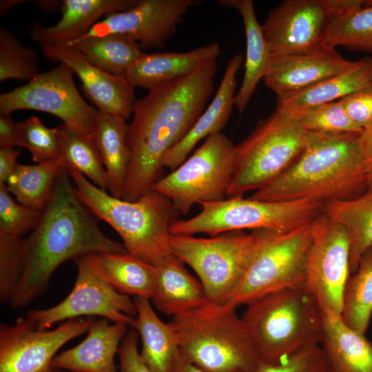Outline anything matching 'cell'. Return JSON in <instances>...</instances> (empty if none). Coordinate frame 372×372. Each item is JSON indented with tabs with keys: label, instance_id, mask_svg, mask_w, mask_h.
<instances>
[{
	"label": "cell",
	"instance_id": "52a82bcc",
	"mask_svg": "<svg viewBox=\"0 0 372 372\" xmlns=\"http://www.w3.org/2000/svg\"><path fill=\"white\" fill-rule=\"evenodd\" d=\"M318 135L305 130L299 119L276 109L236 145L235 169L227 198L243 197L276 178Z\"/></svg>",
	"mask_w": 372,
	"mask_h": 372
},
{
	"label": "cell",
	"instance_id": "7402d4cb",
	"mask_svg": "<svg viewBox=\"0 0 372 372\" xmlns=\"http://www.w3.org/2000/svg\"><path fill=\"white\" fill-rule=\"evenodd\" d=\"M138 0H64L60 20L51 26L35 21L30 37L40 46L68 45L84 36L99 19L134 7Z\"/></svg>",
	"mask_w": 372,
	"mask_h": 372
},
{
	"label": "cell",
	"instance_id": "e575fe53",
	"mask_svg": "<svg viewBox=\"0 0 372 372\" xmlns=\"http://www.w3.org/2000/svg\"><path fill=\"white\" fill-rule=\"evenodd\" d=\"M56 130L60 166L66 170H76L98 187L107 189L106 172L95 143L83 138L64 124L56 127Z\"/></svg>",
	"mask_w": 372,
	"mask_h": 372
},
{
	"label": "cell",
	"instance_id": "277c9868",
	"mask_svg": "<svg viewBox=\"0 0 372 372\" xmlns=\"http://www.w3.org/2000/svg\"><path fill=\"white\" fill-rule=\"evenodd\" d=\"M77 196L119 235L127 252L154 266L172 254L169 227L176 219L171 200L151 190L134 201L107 193L73 169L67 170Z\"/></svg>",
	"mask_w": 372,
	"mask_h": 372
},
{
	"label": "cell",
	"instance_id": "30bf717a",
	"mask_svg": "<svg viewBox=\"0 0 372 372\" xmlns=\"http://www.w3.org/2000/svg\"><path fill=\"white\" fill-rule=\"evenodd\" d=\"M257 239V229L209 238L170 234L169 245L172 254L196 273L207 302L224 304L242 276Z\"/></svg>",
	"mask_w": 372,
	"mask_h": 372
},
{
	"label": "cell",
	"instance_id": "8992f818",
	"mask_svg": "<svg viewBox=\"0 0 372 372\" xmlns=\"http://www.w3.org/2000/svg\"><path fill=\"white\" fill-rule=\"evenodd\" d=\"M246 305L240 318L261 362L278 364L303 348L320 344L321 309L304 287L278 290Z\"/></svg>",
	"mask_w": 372,
	"mask_h": 372
},
{
	"label": "cell",
	"instance_id": "c3c4849f",
	"mask_svg": "<svg viewBox=\"0 0 372 372\" xmlns=\"http://www.w3.org/2000/svg\"><path fill=\"white\" fill-rule=\"evenodd\" d=\"M170 372H204L189 362L180 352Z\"/></svg>",
	"mask_w": 372,
	"mask_h": 372
},
{
	"label": "cell",
	"instance_id": "7a4b0ae2",
	"mask_svg": "<svg viewBox=\"0 0 372 372\" xmlns=\"http://www.w3.org/2000/svg\"><path fill=\"white\" fill-rule=\"evenodd\" d=\"M70 177L61 168L36 227L23 239V271L8 302L14 309L41 294L54 271L65 261L90 254L127 252L123 243L101 231Z\"/></svg>",
	"mask_w": 372,
	"mask_h": 372
},
{
	"label": "cell",
	"instance_id": "8fae6325",
	"mask_svg": "<svg viewBox=\"0 0 372 372\" xmlns=\"http://www.w3.org/2000/svg\"><path fill=\"white\" fill-rule=\"evenodd\" d=\"M236 154V145L225 134H213L152 189L168 198L182 215H187L196 204L225 200L235 169Z\"/></svg>",
	"mask_w": 372,
	"mask_h": 372
},
{
	"label": "cell",
	"instance_id": "f907efd6",
	"mask_svg": "<svg viewBox=\"0 0 372 372\" xmlns=\"http://www.w3.org/2000/svg\"><path fill=\"white\" fill-rule=\"evenodd\" d=\"M25 0H1L0 1V14L7 13L13 7L25 3Z\"/></svg>",
	"mask_w": 372,
	"mask_h": 372
},
{
	"label": "cell",
	"instance_id": "e0dca14e",
	"mask_svg": "<svg viewBox=\"0 0 372 372\" xmlns=\"http://www.w3.org/2000/svg\"><path fill=\"white\" fill-rule=\"evenodd\" d=\"M200 3L197 0H138L127 10L107 14L79 39L117 34L141 48H163L189 8Z\"/></svg>",
	"mask_w": 372,
	"mask_h": 372
},
{
	"label": "cell",
	"instance_id": "d4e9b609",
	"mask_svg": "<svg viewBox=\"0 0 372 372\" xmlns=\"http://www.w3.org/2000/svg\"><path fill=\"white\" fill-rule=\"evenodd\" d=\"M156 267L154 290L150 300L166 316H175L199 307L207 299L199 280L172 254Z\"/></svg>",
	"mask_w": 372,
	"mask_h": 372
},
{
	"label": "cell",
	"instance_id": "44dd1931",
	"mask_svg": "<svg viewBox=\"0 0 372 372\" xmlns=\"http://www.w3.org/2000/svg\"><path fill=\"white\" fill-rule=\"evenodd\" d=\"M243 61L242 53L236 54L229 60L213 100L184 138L164 155L163 168L174 170L187 158L200 140L222 132L234 106L236 76Z\"/></svg>",
	"mask_w": 372,
	"mask_h": 372
},
{
	"label": "cell",
	"instance_id": "3957f363",
	"mask_svg": "<svg viewBox=\"0 0 372 372\" xmlns=\"http://www.w3.org/2000/svg\"><path fill=\"white\" fill-rule=\"evenodd\" d=\"M368 190L360 134H318L291 165L256 190L254 200H308L324 205L349 200Z\"/></svg>",
	"mask_w": 372,
	"mask_h": 372
},
{
	"label": "cell",
	"instance_id": "4316f807",
	"mask_svg": "<svg viewBox=\"0 0 372 372\" xmlns=\"http://www.w3.org/2000/svg\"><path fill=\"white\" fill-rule=\"evenodd\" d=\"M133 300L137 314L131 327L141 338L142 360L152 372H170L180 353L174 327L159 318L150 300L134 297Z\"/></svg>",
	"mask_w": 372,
	"mask_h": 372
},
{
	"label": "cell",
	"instance_id": "cb8c5ba5",
	"mask_svg": "<svg viewBox=\"0 0 372 372\" xmlns=\"http://www.w3.org/2000/svg\"><path fill=\"white\" fill-rule=\"evenodd\" d=\"M221 52L220 45L213 43L184 52L144 53L125 77L134 87L149 90L189 74Z\"/></svg>",
	"mask_w": 372,
	"mask_h": 372
},
{
	"label": "cell",
	"instance_id": "f6af8a7d",
	"mask_svg": "<svg viewBox=\"0 0 372 372\" xmlns=\"http://www.w3.org/2000/svg\"><path fill=\"white\" fill-rule=\"evenodd\" d=\"M20 124L10 114L0 113V147H19Z\"/></svg>",
	"mask_w": 372,
	"mask_h": 372
},
{
	"label": "cell",
	"instance_id": "9a60e30c",
	"mask_svg": "<svg viewBox=\"0 0 372 372\" xmlns=\"http://www.w3.org/2000/svg\"><path fill=\"white\" fill-rule=\"evenodd\" d=\"M311 242L305 264L304 288L321 308L341 314L350 276V247L344 229L323 212L311 223Z\"/></svg>",
	"mask_w": 372,
	"mask_h": 372
},
{
	"label": "cell",
	"instance_id": "ffe728a7",
	"mask_svg": "<svg viewBox=\"0 0 372 372\" xmlns=\"http://www.w3.org/2000/svg\"><path fill=\"white\" fill-rule=\"evenodd\" d=\"M128 327L96 319L79 344L53 358L52 367L74 372H118L114 359Z\"/></svg>",
	"mask_w": 372,
	"mask_h": 372
},
{
	"label": "cell",
	"instance_id": "5b68a950",
	"mask_svg": "<svg viewBox=\"0 0 372 372\" xmlns=\"http://www.w3.org/2000/svg\"><path fill=\"white\" fill-rule=\"evenodd\" d=\"M180 353L204 372H256L261 362L236 309L207 302L172 317Z\"/></svg>",
	"mask_w": 372,
	"mask_h": 372
},
{
	"label": "cell",
	"instance_id": "ac0fdd59",
	"mask_svg": "<svg viewBox=\"0 0 372 372\" xmlns=\"http://www.w3.org/2000/svg\"><path fill=\"white\" fill-rule=\"evenodd\" d=\"M49 61L68 65L81 82V89L99 112L127 121L136 99L135 87L125 76L110 74L89 63L69 45H42Z\"/></svg>",
	"mask_w": 372,
	"mask_h": 372
},
{
	"label": "cell",
	"instance_id": "ba28073f",
	"mask_svg": "<svg viewBox=\"0 0 372 372\" xmlns=\"http://www.w3.org/2000/svg\"><path fill=\"white\" fill-rule=\"evenodd\" d=\"M257 230L251 258L223 305L236 309L267 293L304 286L306 258L312 237L311 223L286 231Z\"/></svg>",
	"mask_w": 372,
	"mask_h": 372
},
{
	"label": "cell",
	"instance_id": "f35d334b",
	"mask_svg": "<svg viewBox=\"0 0 372 372\" xmlns=\"http://www.w3.org/2000/svg\"><path fill=\"white\" fill-rule=\"evenodd\" d=\"M20 124V147L26 148L36 163L57 161L59 141L56 127L49 128L36 116Z\"/></svg>",
	"mask_w": 372,
	"mask_h": 372
},
{
	"label": "cell",
	"instance_id": "f1b7e54d",
	"mask_svg": "<svg viewBox=\"0 0 372 372\" xmlns=\"http://www.w3.org/2000/svg\"><path fill=\"white\" fill-rule=\"evenodd\" d=\"M126 121L99 112L94 141L107 178L109 194L122 198L130 162Z\"/></svg>",
	"mask_w": 372,
	"mask_h": 372
},
{
	"label": "cell",
	"instance_id": "f546056e",
	"mask_svg": "<svg viewBox=\"0 0 372 372\" xmlns=\"http://www.w3.org/2000/svg\"><path fill=\"white\" fill-rule=\"evenodd\" d=\"M96 271L116 291L127 296L150 300L155 277V266L126 253L90 254Z\"/></svg>",
	"mask_w": 372,
	"mask_h": 372
},
{
	"label": "cell",
	"instance_id": "816d5d0a",
	"mask_svg": "<svg viewBox=\"0 0 372 372\" xmlns=\"http://www.w3.org/2000/svg\"><path fill=\"white\" fill-rule=\"evenodd\" d=\"M49 372H74V371L52 367Z\"/></svg>",
	"mask_w": 372,
	"mask_h": 372
},
{
	"label": "cell",
	"instance_id": "484cf974",
	"mask_svg": "<svg viewBox=\"0 0 372 372\" xmlns=\"http://www.w3.org/2000/svg\"><path fill=\"white\" fill-rule=\"evenodd\" d=\"M372 87V57L354 61L346 70L305 90L278 99L276 109L296 118L320 104L336 101L349 94Z\"/></svg>",
	"mask_w": 372,
	"mask_h": 372
},
{
	"label": "cell",
	"instance_id": "681fc988",
	"mask_svg": "<svg viewBox=\"0 0 372 372\" xmlns=\"http://www.w3.org/2000/svg\"><path fill=\"white\" fill-rule=\"evenodd\" d=\"M36 5L45 12H54L58 8L61 9L63 1L57 0H39L34 1Z\"/></svg>",
	"mask_w": 372,
	"mask_h": 372
},
{
	"label": "cell",
	"instance_id": "74e56055",
	"mask_svg": "<svg viewBox=\"0 0 372 372\" xmlns=\"http://www.w3.org/2000/svg\"><path fill=\"white\" fill-rule=\"evenodd\" d=\"M298 119L305 130L322 135L361 134L363 131L350 118L340 101L314 106Z\"/></svg>",
	"mask_w": 372,
	"mask_h": 372
},
{
	"label": "cell",
	"instance_id": "60d3db41",
	"mask_svg": "<svg viewBox=\"0 0 372 372\" xmlns=\"http://www.w3.org/2000/svg\"><path fill=\"white\" fill-rule=\"evenodd\" d=\"M41 211L17 203L5 184H0V234L21 237L36 227Z\"/></svg>",
	"mask_w": 372,
	"mask_h": 372
},
{
	"label": "cell",
	"instance_id": "1f68e13d",
	"mask_svg": "<svg viewBox=\"0 0 372 372\" xmlns=\"http://www.w3.org/2000/svg\"><path fill=\"white\" fill-rule=\"evenodd\" d=\"M66 45L76 50L94 66L118 76H125L145 53L132 39L117 34L86 37Z\"/></svg>",
	"mask_w": 372,
	"mask_h": 372
},
{
	"label": "cell",
	"instance_id": "4dcf8cb0",
	"mask_svg": "<svg viewBox=\"0 0 372 372\" xmlns=\"http://www.w3.org/2000/svg\"><path fill=\"white\" fill-rule=\"evenodd\" d=\"M322 212L346 231L350 247V271L355 273L363 252L372 246V190L349 200L323 205Z\"/></svg>",
	"mask_w": 372,
	"mask_h": 372
},
{
	"label": "cell",
	"instance_id": "bcb514c9",
	"mask_svg": "<svg viewBox=\"0 0 372 372\" xmlns=\"http://www.w3.org/2000/svg\"><path fill=\"white\" fill-rule=\"evenodd\" d=\"M21 149L0 147V184H6L18 165Z\"/></svg>",
	"mask_w": 372,
	"mask_h": 372
},
{
	"label": "cell",
	"instance_id": "ee69618b",
	"mask_svg": "<svg viewBox=\"0 0 372 372\" xmlns=\"http://www.w3.org/2000/svg\"><path fill=\"white\" fill-rule=\"evenodd\" d=\"M138 341V334L131 327L123 338L118 351V372H152L141 357Z\"/></svg>",
	"mask_w": 372,
	"mask_h": 372
},
{
	"label": "cell",
	"instance_id": "d590c367",
	"mask_svg": "<svg viewBox=\"0 0 372 372\" xmlns=\"http://www.w3.org/2000/svg\"><path fill=\"white\" fill-rule=\"evenodd\" d=\"M324 45H338L372 52V0L344 14L335 17L329 23Z\"/></svg>",
	"mask_w": 372,
	"mask_h": 372
},
{
	"label": "cell",
	"instance_id": "ab89813d",
	"mask_svg": "<svg viewBox=\"0 0 372 372\" xmlns=\"http://www.w3.org/2000/svg\"><path fill=\"white\" fill-rule=\"evenodd\" d=\"M21 237L0 234V300H9L19 282L23 271Z\"/></svg>",
	"mask_w": 372,
	"mask_h": 372
},
{
	"label": "cell",
	"instance_id": "b9f144b4",
	"mask_svg": "<svg viewBox=\"0 0 372 372\" xmlns=\"http://www.w3.org/2000/svg\"><path fill=\"white\" fill-rule=\"evenodd\" d=\"M256 372H329L320 344L303 348L278 364L260 362Z\"/></svg>",
	"mask_w": 372,
	"mask_h": 372
},
{
	"label": "cell",
	"instance_id": "7dc6e473",
	"mask_svg": "<svg viewBox=\"0 0 372 372\" xmlns=\"http://www.w3.org/2000/svg\"><path fill=\"white\" fill-rule=\"evenodd\" d=\"M360 144L366 164L368 189L372 190V127L360 134Z\"/></svg>",
	"mask_w": 372,
	"mask_h": 372
},
{
	"label": "cell",
	"instance_id": "8d00e7d4",
	"mask_svg": "<svg viewBox=\"0 0 372 372\" xmlns=\"http://www.w3.org/2000/svg\"><path fill=\"white\" fill-rule=\"evenodd\" d=\"M37 52L24 45L10 31L0 27V81H30L39 72Z\"/></svg>",
	"mask_w": 372,
	"mask_h": 372
},
{
	"label": "cell",
	"instance_id": "603a6c76",
	"mask_svg": "<svg viewBox=\"0 0 372 372\" xmlns=\"http://www.w3.org/2000/svg\"><path fill=\"white\" fill-rule=\"evenodd\" d=\"M320 344L329 372H372V342L349 327L340 314L321 308Z\"/></svg>",
	"mask_w": 372,
	"mask_h": 372
},
{
	"label": "cell",
	"instance_id": "83f0119b",
	"mask_svg": "<svg viewBox=\"0 0 372 372\" xmlns=\"http://www.w3.org/2000/svg\"><path fill=\"white\" fill-rule=\"evenodd\" d=\"M217 2L238 10L244 23L246 37L245 73L242 85L234 99V106L239 114H242L258 83L268 71L271 55L262 25L256 18L252 0H218Z\"/></svg>",
	"mask_w": 372,
	"mask_h": 372
},
{
	"label": "cell",
	"instance_id": "4fadbf2b",
	"mask_svg": "<svg viewBox=\"0 0 372 372\" xmlns=\"http://www.w3.org/2000/svg\"><path fill=\"white\" fill-rule=\"evenodd\" d=\"M363 0H286L271 10L262 25L271 56L326 48L328 25L335 17L364 5Z\"/></svg>",
	"mask_w": 372,
	"mask_h": 372
},
{
	"label": "cell",
	"instance_id": "d6a6232c",
	"mask_svg": "<svg viewBox=\"0 0 372 372\" xmlns=\"http://www.w3.org/2000/svg\"><path fill=\"white\" fill-rule=\"evenodd\" d=\"M372 315V246L362 254L358 267L349 276L343 295L340 314L343 322L361 333L366 331Z\"/></svg>",
	"mask_w": 372,
	"mask_h": 372
},
{
	"label": "cell",
	"instance_id": "7c38bea8",
	"mask_svg": "<svg viewBox=\"0 0 372 372\" xmlns=\"http://www.w3.org/2000/svg\"><path fill=\"white\" fill-rule=\"evenodd\" d=\"M65 64L39 73L25 85L0 94V113L37 110L52 114L86 140L94 143L99 111L87 103ZM96 145V144H95Z\"/></svg>",
	"mask_w": 372,
	"mask_h": 372
},
{
	"label": "cell",
	"instance_id": "7bdbcfd3",
	"mask_svg": "<svg viewBox=\"0 0 372 372\" xmlns=\"http://www.w3.org/2000/svg\"><path fill=\"white\" fill-rule=\"evenodd\" d=\"M350 118L363 130L372 127V87L340 100Z\"/></svg>",
	"mask_w": 372,
	"mask_h": 372
},
{
	"label": "cell",
	"instance_id": "6da1fadb",
	"mask_svg": "<svg viewBox=\"0 0 372 372\" xmlns=\"http://www.w3.org/2000/svg\"><path fill=\"white\" fill-rule=\"evenodd\" d=\"M217 70V59L207 60L189 74L151 89L136 100L128 127L130 162L122 199L138 200L162 178L164 155L184 138L205 110Z\"/></svg>",
	"mask_w": 372,
	"mask_h": 372
},
{
	"label": "cell",
	"instance_id": "5bb4252c",
	"mask_svg": "<svg viewBox=\"0 0 372 372\" xmlns=\"http://www.w3.org/2000/svg\"><path fill=\"white\" fill-rule=\"evenodd\" d=\"M90 255L74 260L77 277L64 300L52 307L27 312L25 318L37 328L47 329L56 322L95 316L132 326L137 314L134 300L116 291L96 271Z\"/></svg>",
	"mask_w": 372,
	"mask_h": 372
},
{
	"label": "cell",
	"instance_id": "2e32d148",
	"mask_svg": "<svg viewBox=\"0 0 372 372\" xmlns=\"http://www.w3.org/2000/svg\"><path fill=\"white\" fill-rule=\"evenodd\" d=\"M96 319L79 318L62 322L52 330L37 328L26 318L0 325V372H49L58 351L87 333Z\"/></svg>",
	"mask_w": 372,
	"mask_h": 372
},
{
	"label": "cell",
	"instance_id": "9c48e42d",
	"mask_svg": "<svg viewBox=\"0 0 372 372\" xmlns=\"http://www.w3.org/2000/svg\"><path fill=\"white\" fill-rule=\"evenodd\" d=\"M200 211L189 219L174 220L170 234L209 236L244 229L289 231L310 223L322 212L323 205L308 200L269 202L243 197L200 205Z\"/></svg>",
	"mask_w": 372,
	"mask_h": 372
},
{
	"label": "cell",
	"instance_id": "d6986e66",
	"mask_svg": "<svg viewBox=\"0 0 372 372\" xmlns=\"http://www.w3.org/2000/svg\"><path fill=\"white\" fill-rule=\"evenodd\" d=\"M353 63L329 48L275 56L263 79L277 100L283 99L346 70Z\"/></svg>",
	"mask_w": 372,
	"mask_h": 372
},
{
	"label": "cell",
	"instance_id": "836d02e7",
	"mask_svg": "<svg viewBox=\"0 0 372 372\" xmlns=\"http://www.w3.org/2000/svg\"><path fill=\"white\" fill-rule=\"evenodd\" d=\"M61 168L57 161L30 165L18 163L5 185L19 203L42 211L52 193Z\"/></svg>",
	"mask_w": 372,
	"mask_h": 372
}]
</instances>
